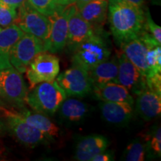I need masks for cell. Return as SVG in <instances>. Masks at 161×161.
<instances>
[{"mask_svg":"<svg viewBox=\"0 0 161 161\" xmlns=\"http://www.w3.org/2000/svg\"><path fill=\"white\" fill-rule=\"evenodd\" d=\"M66 97L64 90L54 80L42 82L32 88L26 96L25 103L35 112L52 115L59 110Z\"/></svg>","mask_w":161,"mask_h":161,"instance_id":"obj_3","label":"cell"},{"mask_svg":"<svg viewBox=\"0 0 161 161\" xmlns=\"http://www.w3.org/2000/svg\"><path fill=\"white\" fill-rule=\"evenodd\" d=\"M122 51L140 73L145 77L150 74V69L147 63V46L139 37L132 38L121 43Z\"/></svg>","mask_w":161,"mask_h":161,"instance_id":"obj_13","label":"cell"},{"mask_svg":"<svg viewBox=\"0 0 161 161\" xmlns=\"http://www.w3.org/2000/svg\"><path fill=\"white\" fill-rule=\"evenodd\" d=\"M147 153L146 144L140 141H134L127 146L125 153V160L128 161H143Z\"/></svg>","mask_w":161,"mask_h":161,"instance_id":"obj_23","label":"cell"},{"mask_svg":"<svg viewBox=\"0 0 161 161\" xmlns=\"http://www.w3.org/2000/svg\"><path fill=\"white\" fill-rule=\"evenodd\" d=\"M41 52H43V40L31 34L25 33L10 51V62L20 73H24L31 60Z\"/></svg>","mask_w":161,"mask_h":161,"instance_id":"obj_8","label":"cell"},{"mask_svg":"<svg viewBox=\"0 0 161 161\" xmlns=\"http://www.w3.org/2000/svg\"><path fill=\"white\" fill-rule=\"evenodd\" d=\"M136 96V110L145 120H151L160 115L161 96L146 86L140 90Z\"/></svg>","mask_w":161,"mask_h":161,"instance_id":"obj_14","label":"cell"},{"mask_svg":"<svg viewBox=\"0 0 161 161\" xmlns=\"http://www.w3.org/2000/svg\"><path fill=\"white\" fill-rule=\"evenodd\" d=\"M117 58L118 75L114 82L125 86L130 92L136 95L147 86L146 77L140 73L123 52L119 53Z\"/></svg>","mask_w":161,"mask_h":161,"instance_id":"obj_12","label":"cell"},{"mask_svg":"<svg viewBox=\"0 0 161 161\" xmlns=\"http://www.w3.org/2000/svg\"><path fill=\"white\" fill-rule=\"evenodd\" d=\"M60 114L64 119L69 122H79L87 112V106L76 98H67L60 104Z\"/></svg>","mask_w":161,"mask_h":161,"instance_id":"obj_21","label":"cell"},{"mask_svg":"<svg viewBox=\"0 0 161 161\" xmlns=\"http://www.w3.org/2000/svg\"><path fill=\"white\" fill-rule=\"evenodd\" d=\"M108 3H125L142 7L144 5L145 0H108Z\"/></svg>","mask_w":161,"mask_h":161,"instance_id":"obj_31","label":"cell"},{"mask_svg":"<svg viewBox=\"0 0 161 161\" xmlns=\"http://www.w3.org/2000/svg\"><path fill=\"white\" fill-rule=\"evenodd\" d=\"M92 0H74V3L77 6L78 9H80L82 6H84L85 4L88 3Z\"/></svg>","mask_w":161,"mask_h":161,"instance_id":"obj_32","label":"cell"},{"mask_svg":"<svg viewBox=\"0 0 161 161\" xmlns=\"http://www.w3.org/2000/svg\"><path fill=\"white\" fill-rule=\"evenodd\" d=\"M25 33L31 34L45 41L48 37L49 20L48 17L34 9L27 1L19 7L15 23Z\"/></svg>","mask_w":161,"mask_h":161,"instance_id":"obj_9","label":"cell"},{"mask_svg":"<svg viewBox=\"0 0 161 161\" xmlns=\"http://www.w3.org/2000/svg\"><path fill=\"white\" fill-rule=\"evenodd\" d=\"M146 17V29L148 33L154 37L159 44H161V28L160 25L153 21L152 17L150 15V12L147 10V12L145 14Z\"/></svg>","mask_w":161,"mask_h":161,"instance_id":"obj_27","label":"cell"},{"mask_svg":"<svg viewBox=\"0 0 161 161\" xmlns=\"http://www.w3.org/2000/svg\"><path fill=\"white\" fill-rule=\"evenodd\" d=\"M69 13V5H58L55 12L48 17L49 29L48 37L43 42V51L55 54L66 47Z\"/></svg>","mask_w":161,"mask_h":161,"instance_id":"obj_6","label":"cell"},{"mask_svg":"<svg viewBox=\"0 0 161 161\" xmlns=\"http://www.w3.org/2000/svg\"><path fill=\"white\" fill-rule=\"evenodd\" d=\"M109 141L102 135H90L81 138L76 146L75 160L91 161V159L106 150Z\"/></svg>","mask_w":161,"mask_h":161,"instance_id":"obj_15","label":"cell"},{"mask_svg":"<svg viewBox=\"0 0 161 161\" xmlns=\"http://www.w3.org/2000/svg\"><path fill=\"white\" fill-rule=\"evenodd\" d=\"M92 87L114 82L118 75V58H109L88 71Z\"/></svg>","mask_w":161,"mask_h":161,"instance_id":"obj_18","label":"cell"},{"mask_svg":"<svg viewBox=\"0 0 161 161\" xmlns=\"http://www.w3.org/2000/svg\"><path fill=\"white\" fill-rule=\"evenodd\" d=\"M97 32L80 15L75 3L69 4L68 17V35L66 47L73 52L84 40Z\"/></svg>","mask_w":161,"mask_h":161,"instance_id":"obj_11","label":"cell"},{"mask_svg":"<svg viewBox=\"0 0 161 161\" xmlns=\"http://www.w3.org/2000/svg\"><path fill=\"white\" fill-rule=\"evenodd\" d=\"M111 51L100 32H96L84 40L73 51L72 66L90 71L96 65L110 58Z\"/></svg>","mask_w":161,"mask_h":161,"instance_id":"obj_4","label":"cell"},{"mask_svg":"<svg viewBox=\"0 0 161 161\" xmlns=\"http://www.w3.org/2000/svg\"><path fill=\"white\" fill-rule=\"evenodd\" d=\"M27 0H0V3H5L6 5L12 6V7L17 8L20 5H23Z\"/></svg>","mask_w":161,"mask_h":161,"instance_id":"obj_30","label":"cell"},{"mask_svg":"<svg viewBox=\"0 0 161 161\" xmlns=\"http://www.w3.org/2000/svg\"><path fill=\"white\" fill-rule=\"evenodd\" d=\"M146 84L152 91L161 96V75L160 73H154L147 76Z\"/></svg>","mask_w":161,"mask_h":161,"instance_id":"obj_28","label":"cell"},{"mask_svg":"<svg viewBox=\"0 0 161 161\" xmlns=\"http://www.w3.org/2000/svg\"><path fill=\"white\" fill-rule=\"evenodd\" d=\"M108 19L116 43L139 37L146 26V17L142 7L125 3H108Z\"/></svg>","mask_w":161,"mask_h":161,"instance_id":"obj_1","label":"cell"},{"mask_svg":"<svg viewBox=\"0 0 161 161\" xmlns=\"http://www.w3.org/2000/svg\"><path fill=\"white\" fill-rule=\"evenodd\" d=\"M17 17V8L0 3V27H7L14 23Z\"/></svg>","mask_w":161,"mask_h":161,"instance_id":"obj_26","label":"cell"},{"mask_svg":"<svg viewBox=\"0 0 161 161\" xmlns=\"http://www.w3.org/2000/svg\"><path fill=\"white\" fill-rule=\"evenodd\" d=\"M147 149L160 158L161 154V129L158 127L152 133L144 135Z\"/></svg>","mask_w":161,"mask_h":161,"instance_id":"obj_24","label":"cell"},{"mask_svg":"<svg viewBox=\"0 0 161 161\" xmlns=\"http://www.w3.org/2000/svg\"><path fill=\"white\" fill-rule=\"evenodd\" d=\"M102 115L106 122L122 125L128 122L133 116V104L127 102H102L100 104Z\"/></svg>","mask_w":161,"mask_h":161,"instance_id":"obj_17","label":"cell"},{"mask_svg":"<svg viewBox=\"0 0 161 161\" xmlns=\"http://www.w3.org/2000/svg\"><path fill=\"white\" fill-rule=\"evenodd\" d=\"M94 96L97 99L108 102H127L134 105V98L125 86L110 82L100 86L92 87Z\"/></svg>","mask_w":161,"mask_h":161,"instance_id":"obj_16","label":"cell"},{"mask_svg":"<svg viewBox=\"0 0 161 161\" xmlns=\"http://www.w3.org/2000/svg\"><path fill=\"white\" fill-rule=\"evenodd\" d=\"M56 2L59 5H67L74 3V0H56Z\"/></svg>","mask_w":161,"mask_h":161,"instance_id":"obj_33","label":"cell"},{"mask_svg":"<svg viewBox=\"0 0 161 161\" xmlns=\"http://www.w3.org/2000/svg\"><path fill=\"white\" fill-rule=\"evenodd\" d=\"M0 116L5 120L6 128L11 135L23 146L34 148L49 140L40 130L26 122L19 112L0 107Z\"/></svg>","mask_w":161,"mask_h":161,"instance_id":"obj_5","label":"cell"},{"mask_svg":"<svg viewBox=\"0 0 161 161\" xmlns=\"http://www.w3.org/2000/svg\"><path fill=\"white\" fill-rule=\"evenodd\" d=\"M108 0H92L78 9L81 17L97 32L106 20Z\"/></svg>","mask_w":161,"mask_h":161,"instance_id":"obj_19","label":"cell"},{"mask_svg":"<svg viewBox=\"0 0 161 161\" xmlns=\"http://www.w3.org/2000/svg\"><path fill=\"white\" fill-rule=\"evenodd\" d=\"M27 94L22 73L12 66L9 55H0V98L22 108L25 103Z\"/></svg>","mask_w":161,"mask_h":161,"instance_id":"obj_2","label":"cell"},{"mask_svg":"<svg viewBox=\"0 0 161 161\" xmlns=\"http://www.w3.org/2000/svg\"><path fill=\"white\" fill-rule=\"evenodd\" d=\"M0 104H3V102H2V101H1V99H0Z\"/></svg>","mask_w":161,"mask_h":161,"instance_id":"obj_34","label":"cell"},{"mask_svg":"<svg viewBox=\"0 0 161 161\" xmlns=\"http://www.w3.org/2000/svg\"><path fill=\"white\" fill-rule=\"evenodd\" d=\"M0 130H1V125H0Z\"/></svg>","mask_w":161,"mask_h":161,"instance_id":"obj_35","label":"cell"},{"mask_svg":"<svg viewBox=\"0 0 161 161\" xmlns=\"http://www.w3.org/2000/svg\"><path fill=\"white\" fill-rule=\"evenodd\" d=\"M19 113L26 122L40 130L49 140L59 136L60 128L45 114L37 112L31 113L28 110Z\"/></svg>","mask_w":161,"mask_h":161,"instance_id":"obj_20","label":"cell"},{"mask_svg":"<svg viewBox=\"0 0 161 161\" xmlns=\"http://www.w3.org/2000/svg\"><path fill=\"white\" fill-rule=\"evenodd\" d=\"M24 34L25 32L16 23L0 28V55H9L12 47Z\"/></svg>","mask_w":161,"mask_h":161,"instance_id":"obj_22","label":"cell"},{"mask_svg":"<svg viewBox=\"0 0 161 161\" xmlns=\"http://www.w3.org/2000/svg\"><path fill=\"white\" fill-rule=\"evenodd\" d=\"M59 72V58L51 52H40L31 60L25 71L30 89L42 82L55 80Z\"/></svg>","mask_w":161,"mask_h":161,"instance_id":"obj_7","label":"cell"},{"mask_svg":"<svg viewBox=\"0 0 161 161\" xmlns=\"http://www.w3.org/2000/svg\"><path fill=\"white\" fill-rule=\"evenodd\" d=\"M27 3L34 9L46 17L52 15L59 5L56 0H27Z\"/></svg>","mask_w":161,"mask_h":161,"instance_id":"obj_25","label":"cell"},{"mask_svg":"<svg viewBox=\"0 0 161 161\" xmlns=\"http://www.w3.org/2000/svg\"><path fill=\"white\" fill-rule=\"evenodd\" d=\"M114 160V153L110 151L104 150L96 154L91 159V161H110Z\"/></svg>","mask_w":161,"mask_h":161,"instance_id":"obj_29","label":"cell"},{"mask_svg":"<svg viewBox=\"0 0 161 161\" xmlns=\"http://www.w3.org/2000/svg\"><path fill=\"white\" fill-rule=\"evenodd\" d=\"M55 79L66 96H84L92 90L88 72L77 66L58 74Z\"/></svg>","mask_w":161,"mask_h":161,"instance_id":"obj_10","label":"cell"}]
</instances>
